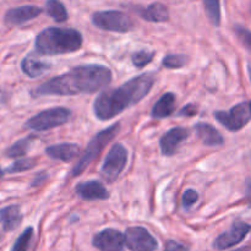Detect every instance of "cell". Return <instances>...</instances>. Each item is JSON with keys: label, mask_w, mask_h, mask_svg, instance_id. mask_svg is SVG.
Segmentation results:
<instances>
[{"label": "cell", "mask_w": 251, "mask_h": 251, "mask_svg": "<svg viewBox=\"0 0 251 251\" xmlns=\"http://www.w3.org/2000/svg\"><path fill=\"white\" fill-rule=\"evenodd\" d=\"M112 71L104 65H80L51 77L31 91L32 97L95 93L112 82Z\"/></svg>", "instance_id": "6da1fadb"}, {"label": "cell", "mask_w": 251, "mask_h": 251, "mask_svg": "<svg viewBox=\"0 0 251 251\" xmlns=\"http://www.w3.org/2000/svg\"><path fill=\"white\" fill-rule=\"evenodd\" d=\"M153 83V74L146 73L130 78L119 88L103 91L93 102L95 115L103 122L113 119L130 105L139 103L151 91Z\"/></svg>", "instance_id": "7a4b0ae2"}, {"label": "cell", "mask_w": 251, "mask_h": 251, "mask_svg": "<svg viewBox=\"0 0 251 251\" xmlns=\"http://www.w3.org/2000/svg\"><path fill=\"white\" fill-rule=\"evenodd\" d=\"M82 42V34L77 29L48 27L36 37L34 49L41 55H63L77 51Z\"/></svg>", "instance_id": "3957f363"}, {"label": "cell", "mask_w": 251, "mask_h": 251, "mask_svg": "<svg viewBox=\"0 0 251 251\" xmlns=\"http://www.w3.org/2000/svg\"><path fill=\"white\" fill-rule=\"evenodd\" d=\"M120 130V124H113L112 126L107 127V129L102 130L98 134H96L95 136L91 139V141L87 144V147L83 151V153L81 154V157L78 158V161L76 162L75 166L71 169V176H81L83 173L86 168L91 164V162L95 161L98 156H100V152L103 151L105 146L117 136V134Z\"/></svg>", "instance_id": "277c9868"}, {"label": "cell", "mask_w": 251, "mask_h": 251, "mask_svg": "<svg viewBox=\"0 0 251 251\" xmlns=\"http://www.w3.org/2000/svg\"><path fill=\"white\" fill-rule=\"evenodd\" d=\"M70 109L65 107H54L42 110L25 123V127L33 131H47L65 124L70 119Z\"/></svg>", "instance_id": "5b68a950"}, {"label": "cell", "mask_w": 251, "mask_h": 251, "mask_svg": "<svg viewBox=\"0 0 251 251\" xmlns=\"http://www.w3.org/2000/svg\"><path fill=\"white\" fill-rule=\"evenodd\" d=\"M91 20L96 27L104 31L126 33L134 28L132 20L125 12L118 11V10L97 11L92 15Z\"/></svg>", "instance_id": "8992f818"}, {"label": "cell", "mask_w": 251, "mask_h": 251, "mask_svg": "<svg viewBox=\"0 0 251 251\" xmlns=\"http://www.w3.org/2000/svg\"><path fill=\"white\" fill-rule=\"evenodd\" d=\"M127 162V151L122 144H114L108 152L100 168V176L107 183H114L122 172L124 171Z\"/></svg>", "instance_id": "52a82bcc"}, {"label": "cell", "mask_w": 251, "mask_h": 251, "mask_svg": "<svg viewBox=\"0 0 251 251\" xmlns=\"http://www.w3.org/2000/svg\"><path fill=\"white\" fill-rule=\"evenodd\" d=\"M215 118L229 131H239L251 119L250 103H239L229 110H217Z\"/></svg>", "instance_id": "ba28073f"}, {"label": "cell", "mask_w": 251, "mask_h": 251, "mask_svg": "<svg viewBox=\"0 0 251 251\" xmlns=\"http://www.w3.org/2000/svg\"><path fill=\"white\" fill-rule=\"evenodd\" d=\"M125 245L131 251H156L157 240L144 227H130L125 232Z\"/></svg>", "instance_id": "9c48e42d"}, {"label": "cell", "mask_w": 251, "mask_h": 251, "mask_svg": "<svg viewBox=\"0 0 251 251\" xmlns=\"http://www.w3.org/2000/svg\"><path fill=\"white\" fill-rule=\"evenodd\" d=\"M250 232L251 226L249 223L238 221V222L233 223V226L229 229L223 232L222 234H220L216 238V240L213 242V247L218 250L229 249V248L234 247V245L243 242L244 238L247 237Z\"/></svg>", "instance_id": "30bf717a"}, {"label": "cell", "mask_w": 251, "mask_h": 251, "mask_svg": "<svg viewBox=\"0 0 251 251\" xmlns=\"http://www.w3.org/2000/svg\"><path fill=\"white\" fill-rule=\"evenodd\" d=\"M92 244L100 251H123L125 247V235L119 230L108 228L93 237Z\"/></svg>", "instance_id": "8fae6325"}, {"label": "cell", "mask_w": 251, "mask_h": 251, "mask_svg": "<svg viewBox=\"0 0 251 251\" xmlns=\"http://www.w3.org/2000/svg\"><path fill=\"white\" fill-rule=\"evenodd\" d=\"M43 12L39 6L34 5H22L9 9L4 16V22L6 26H21L31 20L36 19Z\"/></svg>", "instance_id": "7c38bea8"}, {"label": "cell", "mask_w": 251, "mask_h": 251, "mask_svg": "<svg viewBox=\"0 0 251 251\" xmlns=\"http://www.w3.org/2000/svg\"><path fill=\"white\" fill-rule=\"evenodd\" d=\"M189 137V131L185 127H173L167 131L159 140V147L163 156L171 157L176 153L179 145Z\"/></svg>", "instance_id": "4fadbf2b"}, {"label": "cell", "mask_w": 251, "mask_h": 251, "mask_svg": "<svg viewBox=\"0 0 251 251\" xmlns=\"http://www.w3.org/2000/svg\"><path fill=\"white\" fill-rule=\"evenodd\" d=\"M75 191L81 199L87 201L107 200L110 196L109 191L104 188V185L97 180L82 181V183L77 184Z\"/></svg>", "instance_id": "5bb4252c"}, {"label": "cell", "mask_w": 251, "mask_h": 251, "mask_svg": "<svg viewBox=\"0 0 251 251\" xmlns=\"http://www.w3.org/2000/svg\"><path fill=\"white\" fill-rule=\"evenodd\" d=\"M80 146L77 144H73V142L51 145L46 149L47 156L60 162H71L80 154Z\"/></svg>", "instance_id": "9a60e30c"}, {"label": "cell", "mask_w": 251, "mask_h": 251, "mask_svg": "<svg viewBox=\"0 0 251 251\" xmlns=\"http://www.w3.org/2000/svg\"><path fill=\"white\" fill-rule=\"evenodd\" d=\"M196 135L206 146H221L225 142V139L221 132L207 123H198L194 126Z\"/></svg>", "instance_id": "2e32d148"}, {"label": "cell", "mask_w": 251, "mask_h": 251, "mask_svg": "<svg viewBox=\"0 0 251 251\" xmlns=\"http://www.w3.org/2000/svg\"><path fill=\"white\" fill-rule=\"evenodd\" d=\"M22 221L21 207L19 205L5 206L0 210V223L5 232L15 230Z\"/></svg>", "instance_id": "e0dca14e"}, {"label": "cell", "mask_w": 251, "mask_h": 251, "mask_svg": "<svg viewBox=\"0 0 251 251\" xmlns=\"http://www.w3.org/2000/svg\"><path fill=\"white\" fill-rule=\"evenodd\" d=\"M50 65L46 61L41 60L37 56L28 54L25 56L21 61V70L26 76L31 78H36L43 75L46 71L49 70Z\"/></svg>", "instance_id": "ac0fdd59"}, {"label": "cell", "mask_w": 251, "mask_h": 251, "mask_svg": "<svg viewBox=\"0 0 251 251\" xmlns=\"http://www.w3.org/2000/svg\"><path fill=\"white\" fill-rule=\"evenodd\" d=\"M176 95L172 92H167L159 98L151 110V115L157 119L167 118L172 115L176 110Z\"/></svg>", "instance_id": "d6986e66"}, {"label": "cell", "mask_w": 251, "mask_h": 251, "mask_svg": "<svg viewBox=\"0 0 251 251\" xmlns=\"http://www.w3.org/2000/svg\"><path fill=\"white\" fill-rule=\"evenodd\" d=\"M139 15L149 22H166L169 20L168 7L161 2H153L145 9L139 10Z\"/></svg>", "instance_id": "ffe728a7"}, {"label": "cell", "mask_w": 251, "mask_h": 251, "mask_svg": "<svg viewBox=\"0 0 251 251\" xmlns=\"http://www.w3.org/2000/svg\"><path fill=\"white\" fill-rule=\"evenodd\" d=\"M36 140V136L34 135H29V136L25 137V139L19 140L15 144H12L9 149L5 151V154H6L9 158H20V157H24L25 154L28 152L29 147H31L32 142Z\"/></svg>", "instance_id": "44dd1931"}, {"label": "cell", "mask_w": 251, "mask_h": 251, "mask_svg": "<svg viewBox=\"0 0 251 251\" xmlns=\"http://www.w3.org/2000/svg\"><path fill=\"white\" fill-rule=\"evenodd\" d=\"M46 12L56 22H65L69 17L65 6L59 0H47Z\"/></svg>", "instance_id": "7402d4cb"}, {"label": "cell", "mask_w": 251, "mask_h": 251, "mask_svg": "<svg viewBox=\"0 0 251 251\" xmlns=\"http://www.w3.org/2000/svg\"><path fill=\"white\" fill-rule=\"evenodd\" d=\"M206 14L213 26H220L221 24V1L220 0H202Z\"/></svg>", "instance_id": "603a6c76"}, {"label": "cell", "mask_w": 251, "mask_h": 251, "mask_svg": "<svg viewBox=\"0 0 251 251\" xmlns=\"http://www.w3.org/2000/svg\"><path fill=\"white\" fill-rule=\"evenodd\" d=\"M36 158H21L15 161L14 163L10 164L6 169H5V173L15 174V173H21V172H26L32 169L33 167H36Z\"/></svg>", "instance_id": "cb8c5ba5"}, {"label": "cell", "mask_w": 251, "mask_h": 251, "mask_svg": "<svg viewBox=\"0 0 251 251\" xmlns=\"http://www.w3.org/2000/svg\"><path fill=\"white\" fill-rule=\"evenodd\" d=\"M32 238H33V228H26V229L20 234V237L17 238L16 242L14 243L11 251H28Z\"/></svg>", "instance_id": "d4e9b609"}, {"label": "cell", "mask_w": 251, "mask_h": 251, "mask_svg": "<svg viewBox=\"0 0 251 251\" xmlns=\"http://www.w3.org/2000/svg\"><path fill=\"white\" fill-rule=\"evenodd\" d=\"M188 63V56L180 55V54H169L164 56L162 60V65L167 69H181Z\"/></svg>", "instance_id": "484cf974"}, {"label": "cell", "mask_w": 251, "mask_h": 251, "mask_svg": "<svg viewBox=\"0 0 251 251\" xmlns=\"http://www.w3.org/2000/svg\"><path fill=\"white\" fill-rule=\"evenodd\" d=\"M154 58V51L139 50L131 55V61L136 68H144L147 64L151 63Z\"/></svg>", "instance_id": "4316f807"}, {"label": "cell", "mask_w": 251, "mask_h": 251, "mask_svg": "<svg viewBox=\"0 0 251 251\" xmlns=\"http://www.w3.org/2000/svg\"><path fill=\"white\" fill-rule=\"evenodd\" d=\"M234 32L237 34L238 39L240 41V43L251 53V31L245 28V27L237 25V26H234Z\"/></svg>", "instance_id": "83f0119b"}, {"label": "cell", "mask_w": 251, "mask_h": 251, "mask_svg": "<svg viewBox=\"0 0 251 251\" xmlns=\"http://www.w3.org/2000/svg\"><path fill=\"white\" fill-rule=\"evenodd\" d=\"M199 199L198 191L194 190V189H188V190L184 191L183 198H181V203H183L184 208H190L191 206L195 205V202Z\"/></svg>", "instance_id": "f1b7e54d"}, {"label": "cell", "mask_w": 251, "mask_h": 251, "mask_svg": "<svg viewBox=\"0 0 251 251\" xmlns=\"http://www.w3.org/2000/svg\"><path fill=\"white\" fill-rule=\"evenodd\" d=\"M164 251H190L188 245L181 244L176 240H168L164 245Z\"/></svg>", "instance_id": "f546056e"}, {"label": "cell", "mask_w": 251, "mask_h": 251, "mask_svg": "<svg viewBox=\"0 0 251 251\" xmlns=\"http://www.w3.org/2000/svg\"><path fill=\"white\" fill-rule=\"evenodd\" d=\"M198 113V107L195 104H188L179 112V117H194Z\"/></svg>", "instance_id": "4dcf8cb0"}, {"label": "cell", "mask_w": 251, "mask_h": 251, "mask_svg": "<svg viewBox=\"0 0 251 251\" xmlns=\"http://www.w3.org/2000/svg\"><path fill=\"white\" fill-rule=\"evenodd\" d=\"M47 178H48V174H47L46 172H41V173H38L36 176H34V179L31 183V186L41 185L44 180H47Z\"/></svg>", "instance_id": "1f68e13d"}, {"label": "cell", "mask_w": 251, "mask_h": 251, "mask_svg": "<svg viewBox=\"0 0 251 251\" xmlns=\"http://www.w3.org/2000/svg\"><path fill=\"white\" fill-rule=\"evenodd\" d=\"M245 198L251 206V178H248L245 181Z\"/></svg>", "instance_id": "d6a6232c"}, {"label": "cell", "mask_w": 251, "mask_h": 251, "mask_svg": "<svg viewBox=\"0 0 251 251\" xmlns=\"http://www.w3.org/2000/svg\"><path fill=\"white\" fill-rule=\"evenodd\" d=\"M5 102H6V98H5V93H4V91L0 90V104H1V103H5Z\"/></svg>", "instance_id": "836d02e7"}, {"label": "cell", "mask_w": 251, "mask_h": 251, "mask_svg": "<svg viewBox=\"0 0 251 251\" xmlns=\"http://www.w3.org/2000/svg\"><path fill=\"white\" fill-rule=\"evenodd\" d=\"M233 251H251V247H244V248H240V249L233 250Z\"/></svg>", "instance_id": "e575fe53"}, {"label": "cell", "mask_w": 251, "mask_h": 251, "mask_svg": "<svg viewBox=\"0 0 251 251\" xmlns=\"http://www.w3.org/2000/svg\"><path fill=\"white\" fill-rule=\"evenodd\" d=\"M4 173H5V169L0 168V179H1L2 176H4Z\"/></svg>", "instance_id": "d590c367"}, {"label": "cell", "mask_w": 251, "mask_h": 251, "mask_svg": "<svg viewBox=\"0 0 251 251\" xmlns=\"http://www.w3.org/2000/svg\"><path fill=\"white\" fill-rule=\"evenodd\" d=\"M248 71H249V76H250V80H251V65H249V68H248Z\"/></svg>", "instance_id": "8d00e7d4"}, {"label": "cell", "mask_w": 251, "mask_h": 251, "mask_svg": "<svg viewBox=\"0 0 251 251\" xmlns=\"http://www.w3.org/2000/svg\"><path fill=\"white\" fill-rule=\"evenodd\" d=\"M250 109H251V102H250Z\"/></svg>", "instance_id": "74e56055"}]
</instances>
